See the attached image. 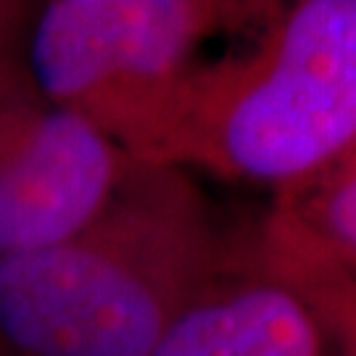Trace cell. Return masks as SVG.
<instances>
[{
    "label": "cell",
    "instance_id": "cell-7",
    "mask_svg": "<svg viewBox=\"0 0 356 356\" xmlns=\"http://www.w3.org/2000/svg\"><path fill=\"white\" fill-rule=\"evenodd\" d=\"M243 256L248 267L288 285L309 306L325 335L343 346V354L356 356V272L264 261L248 254V245H243Z\"/></svg>",
    "mask_w": 356,
    "mask_h": 356
},
{
    "label": "cell",
    "instance_id": "cell-3",
    "mask_svg": "<svg viewBox=\"0 0 356 356\" xmlns=\"http://www.w3.org/2000/svg\"><path fill=\"white\" fill-rule=\"evenodd\" d=\"M264 0H51L29 32V72L138 164H159L179 92L209 40L261 29Z\"/></svg>",
    "mask_w": 356,
    "mask_h": 356
},
{
    "label": "cell",
    "instance_id": "cell-1",
    "mask_svg": "<svg viewBox=\"0 0 356 356\" xmlns=\"http://www.w3.org/2000/svg\"><path fill=\"white\" fill-rule=\"evenodd\" d=\"M241 259L243 235L191 172L132 161L79 232L0 259V341L22 356H151Z\"/></svg>",
    "mask_w": 356,
    "mask_h": 356
},
{
    "label": "cell",
    "instance_id": "cell-8",
    "mask_svg": "<svg viewBox=\"0 0 356 356\" xmlns=\"http://www.w3.org/2000/svg\"><path fill=\"white\" fill-rule=\"evenodd\" d=\"M0 356H22V354H16V351H13L11 346L3 343V341H0Z\"/></svg>",
    "mask_w": 356,
    "mask_h": 356
},
{
    "label": "cell",
    "instance_id": "cell-5",
    "mask_svg": "<svg viewBox=\"0 0 356 356\" xmlns=\"http://www.w3.org/2000/svg\"><path fill=\"white\" fill-rule=\"evenodd\" d=\"M245 238V235H243ZM327 335L296 293L241 259L151 356H325Z\"/></svg>",
    "mask_w": 356,
    "mask_h": 356
},
{
    "label": "cell",
    "instance_id": "cell-4",
    "mask_svg": "<svg viewBox=\"0 0 356 356\" xmlns=\"http://www.w3.org/2000/svg\"><path fill=\"white\" fill-rule=\"evenodd\" d=\"M132 159L35 82L0 95V259L35 254L92 222Z\"/></svg>",
    "mask_w": 356,
    "mask_h": 356
},
{
    "label": "cell",
    "instance_id": "cell-2",
    "mask_svg": "<svg viewBox=\"0 0 356 356\" xmlns=\"http://www.w3.org/2000/svg\"><path fill=\"white\" fill-rule=\"evenodd\" d=\"M356 143V0H298L248 53L201 61L159 164L277 191Z\"/></svg>",
    "mask_w": 356,
    "mask_h": 356
},
{
    "label": "cell",
    "instance_id": "cell-9",
    "mask_svg": "<svg viewBox=\"0 0 356 356\" xmlns=\"http://www.w3.org/2000/svg\"><path fill=\"white\" fill-rule=\"evenodd\" d=\"M341 356H351V354H341Z\"/></svg>",
    "mask_w": 356,
    "mask_h": 356
},
{
    "label": "cell",
    "instance_id": "cell-6",
    "mask_svg": "<svg viewBox=\"0 0 356 356\" xmlns=\"http://www.w3.org/2000/svg\"><path fill=\"white\" fill-rule=\"evenodd\" d=\"M245 245L264 261L356 272V143L277 188Z\"/></svg>",
    "mask_w": 356,
    "mask_h": 356
}]
</instances>
